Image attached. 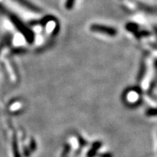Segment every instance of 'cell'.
Masks as SVG:
<instances>
[{
    "label": "cell",
    "mask_w": 157,
    "mask_h": 157,
    "mask_svg": "<svg viewBox=\"0 0 157 157\" xmlns=\"http://www.w3.org/2000/svg\"><path fill=\"white\" fill-rule=\"evenodd\" d=\"M74 2H75V0H67L66 3V7L68 10L71 9L74 5Z\"/></svg>",
    "instance_id": "2"
},
{
    "label": "cell",
    "mask_w": 157,
    "mask_h": 157,
    "mask_svg": "<svg viewBox=\"0 0 157 157\" xmlns=\"http://www.w3.org/2000/svg\"><path fill=\"white\" fill-rule=\"evenodd\" d=\"M149 115H151V116L157 115V109H152V110H151V111H149Z\"/></svg>",
    "instance_id": "3"
},
{
    "label": "cell",
    "mask_w": 157,
    "mask_h": 157,
    "mask_svg": "<svg viewBox=\"0 0 157 157\" xmlns=\"http://www.w3.org/2000/svg\"><path fill=\"white\" fill-rule=\"evenodd\" d=\"M91 30L96 31V32L109 34V36H114L117 34V31L114 29L102 25H93L91 27Z\"/></svg>",
    "instance_id": "1"
}]
</instances>
